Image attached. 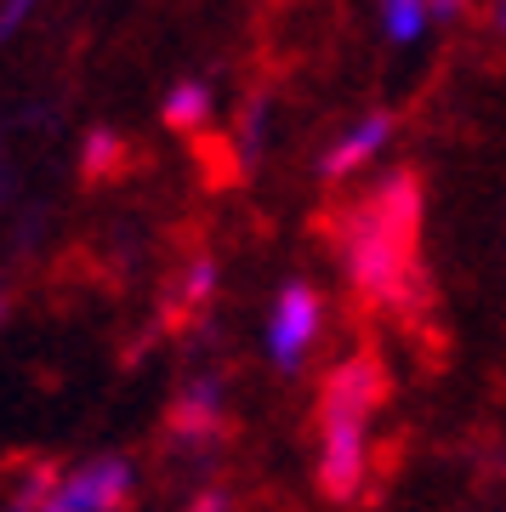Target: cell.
<instances>
[{"instance_id":"obj_11","label":"cell","mask_w":506,"mask_h":512,"mask_svg":"<svg viewBox=\"0 0 506 512\" xmlns=\"http://www.w3.org/2000/svg\"><path fill=\"white\" fill-rule=\"evenodd\" d=\"M114 148H120V143H114L109 131H91V137H86V165H109Z\"/></svg>"},{"instance_id":"obj_9","label":"cell","mask_w":506,"mask_h":512,"mask_svg":"<svg viewBox=\"0 0 506 512\" xmlns=\"http://www.w3.org/2000/svg\"><path fill=\"white\" fill-rule=\"evenodd\" d=\"M211 291H217V262H211V256H194V262H188V274H182V302L199 308Z\"/></svg>"},{"instance_id":"obj_13","label":"cell","mask_w":506,"mask_h":512,"mask_svg":"<svg viewBox=\"0 0 506 512\" xmlns=\"http://www.w3.org/2000/svg\"><path fill=\"white\" fill-rule=\"evenodd\" d=\"M489 29H495V35H506V0H495V6H489Z\"/></svg>"},{"instance_id":"obj_8","label":"cell","mask_w":506,"mask_h":512,"mask_svg":"<svg viewBox=\"0 0 506 512\" xmlns=\"http://www.w3.org/2000/svg\"><path fill=\"white\" fill-rule=\"evenodd\" d=\"M160 114H165V126L171 131L205 126V120H211V86H205V80H177V86L165 92Z\"/></svg>"},{"instance_id":"obj_14","label":"cell","mask_w":506,"mask_h":512,"mask_svg":"<svg viewBox=\"0 0 506 512\" xmlns=\"http://www.w3.org/2000/svg\"><path fill=\"white\" fill-rule=\"evenodd\" d=\"M461 6H467V0H433V12H438V23H444V18H455V12H461Z\"/></svg>"},{"instance_id":"obj_7","label":"cell","mask_w":506,"mask_h":512,"mask_svg":"<svg viewBox=\"0 0 506 512\" xmlns=\"http://www.w3.org/2000/svg\"><path fill=\"white\" fill-rule=\"evenodd\" d=\"M433 23H438L433 0H381V35L393 46H416Z\"/></svg>"},{"instance_id":"obj_3","label":"cell","mask_w":506,"mask_h":512,"mask_svg":"<svg viewBox=\"0 0 506 512\" xmlns=\"http://www.w3.org/2000/svg\"><path fill=\"white\" fill-rule=\"evenodd\" d=\"M319 336H325V296L313 291V285H302V279H290L268 308L262 348H268V359L279 370H302L308 353L319 348Z\"/></svg>"},{"instance_id":"obj_6","label":"cell","mask_w":506,"mask_h":512,"mask_svg":"<svg viewBox=\"0 0 506 512\" xmlns=\"http://www.w3.org/2000/svg\"><path fill=\"white\" fill-rule=\"evenodd\" d=\"M387 143H393V114H359V120L330 143V154L319 160V171H325L330 183H336V177H359L364 165L381 160Z\"/></svg>"},{"instance_id":"obj_4","label":"cell","mask_w":506,"mask_h":512,"mask_svg":"<svg viewBox=\"0 0 506 512\" xmlns=\"http://www.w3.org/2000/svg\"><path fill=\"white\" fill-rule=\"evenodd\" d=\"M131 484H137V473H131L126 456H97L57 478L52 495L40 501V512H114L126 507Z\"/></svg>"},{"instance_id":"obj_10","label":"cell","mask_w":506,"mask_h":512,"mask_svg":"<svg viewBox=\"0 0 506 512\" xmlns=\"http://www.w3.org/2000/svg\"><path fill=\"white\" fill-rule=\"evenodd\" d=\"M40 0H0V40H12L29 23V12H35Z\"/></svg>"},{"instance_id":"obj_2","label":"cell","mask_w":506,"mask_h":512,"mask_svg":"<svg viewBox=\"0 0 506 512\" xmlns=\"http://www.w3.org/2000/svg\"><path fill=\"white\" fill-rule=\"evenodd\" d=\"M387 399V376L370 353H353L325 376L319 393V490L330 501H353L376 456V416Z\"/></svg>"},{"instance_id":"obj_5","label":"cell","mask_w":506,"mask_h":512,"mask_svg":"<svg viewBox=\"0 0 506 512\" xmlns=\"http://www.w3.org/2000/svg\"><path fill=\"white\" fill-rule=\"evenodd\" d=\"M222 421H228V393H222L217 376H194V382L177 393V404H171V433H177L182 444L217 439Z\"/></svg>"},{"instance_id":"obj_1","label":"cell","mask_w":506,"mask_h":512,"mask_svg":"<svg viewBox=\"0 0 506 512\" xmlns=\"http://www.w3.org/2000/svg\"><path fill=\"white\" fill-rule=\"evenodd\" d=\"M416 228H421V194L416 177H387L364 194L353 211L342 217V239H336V256H342L347 285L364 296V302H398L416 279Z\"/></svg>"},{"instance_id":"obj_12","label":"cell","mask_w":506,"mask_h":512,"mask_svg":"<svg viewBox=\"0 0 506 512\" xmlns=\"http://www.w3.org/2000/svg\"><path fill=\"white\" fill-rule=\"evenodd\" d=\"M188 512H228V495H222V490H205Z\"/></svg>"}]
</instances>
